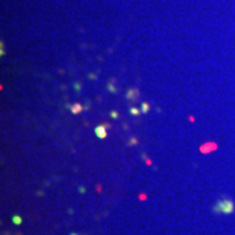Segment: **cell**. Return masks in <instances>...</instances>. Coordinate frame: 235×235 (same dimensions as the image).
Segmentation results:
<instances>
[{
  "instance_id": "8fae6325",
  "label": "cell",
  "mask_w": 235,
  "mask_h": 235,
  "mask_svg": "<svg viewBox=\"0 0 235 235\" xmlns=\"http://www.w3.org/2000/svg\"><path fill=\"white\" fill-rule=\"evenodd\" d=\"M141 157H143V158L145 159V162H146V163H148V165H151V163H153V162H151V161L148 158V157H146V154H144V153H143V154H141Z\"/></svg>"
},
{
  "instance_id": "ba28073f",
  "label": "cell",
  "mask_w": 235,
  "mask_h": 235,
  "mask_svg": "<svg viewBox=\"0 0 235 235\" xmlns=\"http://www.w3.org/2000/svg\"><path fill=\"white\" fill-rule=\"evenodd\" d=\"M129 112L133 115V116H139V115L141 114V110H139V108H136V107H131L129 108Z\"/></svg>"
},
{
  "instance_id": "8992f818",
  "label": "cell",
  "mask_w": 235,
  "mask_h": 235,
  "mask_svg": "<svg viewBox=\"0 0 235 235\" xmlns=\"http://www.w3.org/2000/svg\"><path fill=\"white\" fill-rule=\"evenodd\" d=\"M150 110H151V106L148 102H143V103H141V112H143V114H148Z\"/></svg>"
},
{
  "instance_id": "277c9868",
  "label": "cell",
  "mask_w": 235,
  "mask_h": 235,
  "mask_svg": "<svg viewBox=\"0 0 235 235\" xmlns=\"http://www.w3.org/2000/svg\"><path fill=\"white\" fill-rule=\"evenodd\" d=\"M217 146H216V144H213V143H206L205 145H202L201 146V153H209V151H212L213 149H216Z\"/></svg>"
},
{
  "instance_id": "7c38bea8",
  "label": "cell",
  "mask_w": 235,
  "mask_h": 235,
  "mask_svg": "<svg viewBox=\"0 0 235 235\" xmlns=\"http://www.w3.org/2000/svg\"><path fill=\"white\" fill-rule=\"evenodd\" d=\"M110 115H111V118H114V119H116L119 116V114L116 111H111V114H110Z\"/></svg>"
},
{
  "instance_id": "30bf717a",
  "label": "cell",
  "mask_w": 235,
  "mask_h": 235,
  "mask_svg": "<svg viewBox=\"0 0 235 235\" xmlns=\"http://www.w3.org/2000/svg\"><path fill=\"white\" fill-rule=\"evenodd\" d=\"M12 221H13L14 225H17V226H18V225L22 223V218H21L20 216H14V217L12 218Z\"/></svg>"
},
{
  "instance_id": "9c48e42d",
  "label": "cell",
  "mask_w": 235,
  "mask_h": 235,
  "mask_svg": "<svg viewBox=\"0 0 235 235\" xmlns=\"http://www.w3.org/2000/svg\"><path fill=\"white\" fill-rule=\"evenodd\" d=\"M139 144V140L136 139V137H131L128 140V146H135V145H137Z\"/></svg>"
},
{
  "instance_id": "2e32d148",
  "label": "cell",
  "mask_w": 235,
  "mask_h": 235,
  "mask_svg": "<svg viewBox=\"0 0 235 235\" xmlns=\"http://www.w3.org/2000/svg\"><path fill=\"white\" fill-rule=\"evenodd\" d=\"M69 235H78V234H76V233H71Z\"/></svg>"
},
{
  "instance_id": "52a82bcc",
  "label": "cell",
  "mask_w": 235,
  "mask_h": 235,
  "mask_svg": "<svg viewBox=\"0 0 235 235\" xmlns=\"http://www.w3.org/2000/svg\"><path fill=\"white\" fill-rule=\"evenodd\" d=\"M107 88H108V90L111 92V93H118V90H116V88L114 86V80H111L108 84H107Z\"/></svg>"
},
{
  "instance_id": "3957f363",
  "label": "cell",
  "mask_w": 235,
  "mask_h": 235,
  "mask_svg": "<svg viewBox=\"0 0 235 235\" xmlns=\"http://www.w3.org/2000/svg\"><path fill=\"white\" fill-rule=\"evenodd\" d=\"M96 135L99 139H106L107 137V128L104 127L103 124L98 125V127H96Z\"/></svg>"
},
{
  "instance_id": "6da1fadb",
  "label": "cell",
  "mask_w": 235,
  "mask_h": 235,
  "mask_svg": "<svg viewBox=\"0 0 235 235\" xmlns=\"http://www.w3.org/2000/svg\"><path fill=\"white\" fill-rule=\"evenodd\" d=\"M234 210H235V204L230 198H222V200H219L213 206V212L217 214H226V216H229V214H233Z\"/></svg>"
},
{
  "instance_id": "7a4b0ae2",
  "label": "cell",
  "mask_w": 235,
  "mask_h": 235,
  "mask_svg": "<svg viewBox=\"0 0 235 235\" xmlns=\"http://www.w3.org/2000/svg\"><path fill=\"white\" fill-rule=\"evenodd\" d=\"M125 97H127V99H129V101H137L139 97H140V92H139V89H129V90L127 92V94H125Z\"/></svg>"
},
{
  "instance_id": "4fadbf2b",
  "label": "cell",
  "mask_w": 235,
  "mask_h": 235,
  "mask_svg": "<svg viewBox=\"0 0 235 235\" xmlns=\"http://www.w3.org/2000/svg\"><path fill=\"white\" fill-rule=\"evenodd\" d=\"M75 88H76V90H77V92H80V90H81V89H80L81 85H80V84H77V82L75 84Z\"/></svg>"
},
{
  "instance_id": "5bb4252c",
  "label": "cell",
  "mask_w": 235,
  "mask_h": 235,
  "mask_svg": "<svg viewBox=\"0 0 235 235\" xmlns=\"http://www.w3.org/2000/svg\"><path fill=\"white\" fill-rule=\"evenodd\" d=\"M80 192L84 193V192H85V188H84V187H80Z\"/></svg>"
},
{
  "instance_id": "9a60e30c",
  "label": "cell",
  "mask_w": 235,
  "mask_h": 235,
  "mask_svg": "<svg viewBox=\"0 0 235 235\" xmlns=\"http://www.w3.org/2000/svg\"><path fill=\"white\" fill-rule=\"evenodd\" d=\"M90 78L92 80H96V75H90Z\"/></svg>"
},
{
  "instance_id": "5b68a950",
  "label": "cell",
  "mask_w": 235,
  "mask_h": 235,
  "mask_svg": "<svg viewBox=\"0 0 235 235\" xmlns=\"http://www.w3.org/2000/svg\"><path fill=\"white\" fill-rule=\"evenodd\" d=\"M71 108V111H72V114H75V115H77V114H80L81 111H82V106L80 103H73V104H69V106H68Z\"/></svg>"
}]
</instances>
